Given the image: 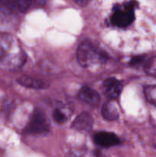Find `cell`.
<instances>
[{
	"label": "cell",
	"mask_w": 156,
	"mask_h": 157,
	"mask_svg": "<svg viewBox=\"0 0 156 157\" xmlns=\"http://www.w3.org/2000/svg\"><path fill=\"white\" fill-rule=\"evenodd\" d=\"M79 64L86 68H92L102 65L107 61V55L91 41H83L76 52Z\"/></svg>",
	"instance_id": "1"
},
{
	"label": "cell",
	"mask_w": 156,
	"mask_h": 157,
	"mask_svg": "<svg viewBox=\"0 0 156 157\" xmlns=\"http://www.w3.org/2000/svg\"><path fill=\"white\" fill-rule=\"evenodd\" d=\"M134 3L132 2L116 8L111 16L112 24L119 28L128 26L134 21Z\"/></svg>",
	"instance_id": "2"
},
{
	"label": "cell",
	"mask_w": 156,
	"mask_h": 157,
	"mask_svg": "<svg viewBox=\"0 0 156 157\" xmlns=\"http://www.w3.org/2000/svg\"><path fill=\"white\" fill-rule=\"evenodd\" d=\"M49 123L42 111L35 110L26 127V131L31 134H42L49 130Z\"/></svg>",
	"instance_id": "3"
},
{
	"label": "cell",
	"mask_w": 156,
	"mask_h": 157,
	"mask_svg": "<svg viewBox=\"0 0 156 157\" xmlns=\"http://www.w3.org/2000/svg\"><path fill=\"white\" fill-rule=\"evenodd\" d=\"M102 90L110 101H114L122 93V84L120 81L115 78H107L102 84Z\"/></svg>",
	"instance_id": "4"
},
{
	"label": "cell",
	"mask_w": 156,
	"mask_h": 157,
	"mask_svg": "<svg viewBox=\"0 0 156 157\" xmlns=\"http://www.w3.org/2000/svg\"><path fill=\"white\" fill-rule=\"evenodd\" d=\"M93 140L96 145L103 148L115 147L120 144V140L115 133L106 131H100L95 133Z\"/></svg>",
	"instance_id": "5"
},
{
	"label": "cell",
	"mask_w": 156,
	"mask_h": 157,
	"mask_svg": "<svg viewBox=\"0 0 156 157\" xmlns=\"http://www.w3.org/2000/svg\"><path fill=\"white\" fill-rule=\"evenodd\" d=\"M78 98L83 102L87 103L92 106H96L100 101L99 94L93 89L89 87H84L80 90Z\"/></svg>",
	"instance_id": "6"
},
{
	"label": "cell",
	"mask_w": 156,
	"mask_h": 157,
	"mask_svg": "<svg viewBox=\"0 0 156 157\" xmlns=\"http://www.w3.org/2000/svg\"><path fill=\"white\" fill-rule=\"evenodd\" d=\"M93 124V119L88 113H80L73 121L71 127L78 130H90Z\"/></svg>",
	"instance_id": "7"
},
{
	"label": "cell",
	"mask_w": 156,
	"mask_h": 157,
	"mask_svg": "<svg viewBox=\"0 0 156 157\" xmlns=\"http://www.w3.org/2000/svg\"><path fill=\"white\" fill-rule=\"evenodd\" d=\"M18 82L26 87L33 89H44L47 87V84L39 78L31 76H21L18 78Z\"/></svg>",
	"instance_id": "8"
},
{
	"label": "cell",
	"mask_w": 156,
	"mask_h": 157,
	"mask_svg": "<svg viewBox=\"0 0 156 157\" xmlns=\"http://www.w3.org/2000/svg\"><path fill=\"white\" fill-rule=\"evenodd\" d=\"M112 101L105 103L102 107V116L104 119L109 121H116L119 115L117 107Z\"/></svg>",
	"instance_id": "9"
},
{
	"label": "cell",
	"mask_w": 156,
	"mask_h": 157,
	"mask_svg": "<svg viewBox=\"0 0 156 157\" xmlns=\"http://www.w3.org/2000/svg\"><path fill=\"white\" fill-rule=\"evenodd\" d=\"M18 9L16 0H0V12L11 15Z\"/></svg>",
	"instance_id": "10"
},
{
	"label": "cell",
	"mask_w": 156,
	"mask_h": 157,
	"mask_svg": "<svg viewBox=\"0 0 156 157\" xmlns=\"http://www.w3.org/2000/svg\"><path fill=\"white\" fill-rule=\"evenodd\" d=\"M12 44V38L10 36L0 34V60L7 55Z\"/></svg>",
	"instance_id": "11"
},
{
	"label": "cell",
	"mask_w": 156,
	"mask_h": 157,
	"mask_svg": "<svg viewBox=\"0 0 156 157\" xmlns=\"http://www.w3.org/2000/svg\"><path fill=\"white\" fill-rule=\"evenodd\" d=\"M144 94L150 104L156 105V84L146 86L144 89Z\"/></svg>",
	"instance_id": "12"
},
{
	"label": "cell",
	"mask_w": 156,
	"mask_h": 157,
	"mask_svg": "<svg viewBox=\"0 0 156 157\" xmlns=\"http://www.w3.org/2000/svg\"><path fill=\"white\" fill-rule=\"evenodd\" d=\"M145 70L148 75L156 77V57L150 58L145 64Z\"/></svg>",
	"instance_id": "13"
},
{
	"label": "cell",
	"mask_w": 156,
	"mask_h": 157,
	"mask_svg": "<svg viewBox=\"0 0 156 157\" xmlns=\"http://www.w3.org/2000/svg\"><path fill=\"white\" fill-rule=\"evenodd\" d=\"M53 118L58 124H64L67 121V115L61 109H55L53 112Z\"/></svg>",
	"instance_id": "14"
},
{
	"label": "cell",
	"mask_w": 156,
	"mask_h": 157,
	"mask_svg": "<svg viewBox=\"0 0 156 157\" xmlns=\"http://www.w3.org/2000/svg\"><path fill=\"white\" fill-rule=\"evenodd\" d=\"M18 9L20 12H25L30 7L32 0H16Z\"/></svg>",
	"instance_id": "15"
},
{
	"label": "cell",
	"mask_w": 156,
	"mask_h": 157,
	"mask_svg": "<svg viewBox=\"0 0 156 157\" xmlns=\"http://www.w3.org/2000/svg\"><path fill=\"white\" fill-rule=\"evenodd\" d=\"M73 1H74L76 4L79 5V6H85V5H87L90 0H73Z\"/></svg>",
	"instance_id": "16"
},
{
	"label": "cell",
	"mask_w": 156,
	"mask_h": 157,
	"mask_svg": "<svg viewBox=\"0 0 156 157\" xmlns=\"http://www.w3.org/2000/svg\"><path fill=\"white\" fill-rule=\"evenodd\" d=\"M35 2H36L37 3H38V4H40V5H42V4H44V2H46V0H35Z\"/></svg>",
	"instance_id": "17"
}]
</instances>
